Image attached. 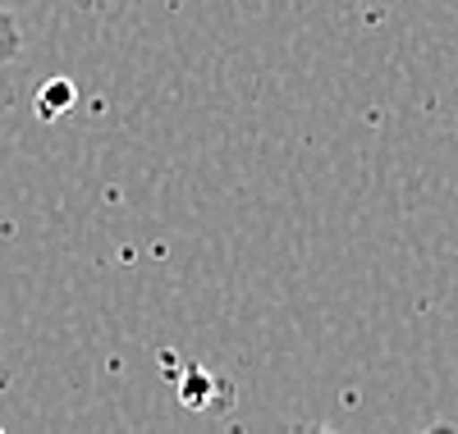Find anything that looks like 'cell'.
Segmentation results:
<instances>
[{
    "instance_id": "cell-3",
    "label": "cell",
    "mask_w": 458,
    "mask_h": 434,
    "mask_svg": "<svg viewBox=\"0 0 458 434\" xmlns=\"http://www.w3.org/2000/svg\"><path fill=\"white\" fill-rule=\"evenodd\" d=\"M312 434H330V430H312Z\"/></svg>"
},
{
    "instance_id": "cell-2",
    "label": "cell",
    "mask_w": 458,
    "mask_h": 434,
    "mask_svg": "<svg viewBox=\"0 0 458 434\" xmlns=\"http://www.w3.org/2000/svg\"><path fill=\"white\" fill-rule=\"evenodd\" d=\"M427 434H454V430H445V425H440V430H427Z\"/></svg>"
},
{
    "instance_id": "cell-1",
    "label": "cell",
    "mask_w": 458,
    "mask_h": 434,
    "mask_svg": "<svg viewBox=\"0 0 458 434\" xmlns=\"http://www.w3.org/2000/svg\"><path fill=\"white\" fill-rule=\"evenodd\" d=\"M19 46H23V32H19L14 14L0 10V64H10V60L19 55Z\"/></svg>"
}]
</instances>
